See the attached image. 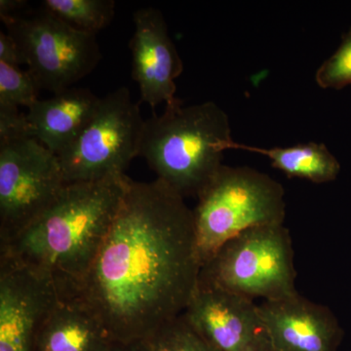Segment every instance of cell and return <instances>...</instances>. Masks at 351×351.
Wrapping results in <instances>:
<instances>
[{
  "instance_id": "17",
  "label": "cell",
  "mask_w": 351,
  "mask_h": 351,
  "mask_svg": "<svg viewBox=\"0 0 351 351\" xmlns=\"http://www.w3.org/2000/svg\"><path fill=\"white\" fill-rule=\"evenodd\" d=\"M40 90L29 71L0 62V107L29 108Z\"/></svg>"
},
{
  "instance_id": "8",
  "label": "cell",
  "mask_w": 351,
  "mask_h": 351,
  "mask_svg": "<svg viewBox=\"0 0 351 351\" xmlns=\"http://www.w3.org/2000/svg\"><path fill=\"white\" fill-rule=\"evenodd\" d=\"M66 184L59 157L36 138H0V244L44 213Z\"/></svg>"
},
{
  "instance_id": "21",
  "label": "cell",
  "mask_w": 351,
  "mask_h": 351,
  "mask_svg": "<svg viewBox=\"0 0 351 351\" xmlns=\"http://www.w3.org/2000/svg\"><path fill=\"white\" fill-rule=\"evenodd\" d=\"M110 351H156L147 341H134V343H114L110 346Z\"/></svg>"
},
{
  "instance_id": "22",
  "label": "cell",
  "mask_w": 351,
  "mask_h": 351,
  "mask_svg": "<svg viewBox=\"0 0 351 351\" xmlns=\"http://www.w3.org/2000/svg\"><path fill=\"white\" fill-rule=\"evenodd\" d=\"M27 2L22 0H1L0 1V17L1 16L14 15L22 11Z\"/></svg>"
},
{
  "instance_id": "12",
  "label": "cell",
  "mask_w": 351,
  "mask_h": 351,
  "mask_svg": "<svg viewBox=\"0 0 351 351\" xmlns=\"http://www.w3.org/2000/svg\"><path fill=\"white\" fill-rule=\"evenodd\" d=\"M272 351H338L343 330L326 306L300 293L258 304Z\"/></svg>"
},
{
  "instance_id": "13",
  "label": "cell",
  "mask_w": 351,
  "mask_h": 351,
  "mask_svg": "<svg viewBox=\"0 0 351 351\" xmlns=\"http://www.w3.org/2000/svg\"><path fill=\"white\" fill-rule=\"evenodd\" d=\"M100 101L91 90L75 87L38 100L25 113L27 136L59 156L80 135Z\"/></svg>"
},
{
  "instance_id": "3",
  "label": "cell",
  "mask_w": 351,
  "mask_h": 351,
  "mask_svg": "<svg viewBox=\"0 0 351 351\" xmlns=\"http://www.w3.org/2000/svg\"><path fill=\"white\" fill-rule=\"evenodd\" d=\"M233 143L228 115L216 103L184 106L177 98L145 120L138 156L182 197H197Z\"/></svg>"
},
{
  "instance_id": "11",
  "label": "cell",
  "mask_w": 351,
  "mask_h": 351,
  "mask_svg": "<svg viewBox=\"0 0 351 351\" xmlns=\"http://www.w3.org/2000/svg\"><path fill=\"white\" fill-rule=\"evenodd\" d=\"M135 31L132 36V77L137 83L141 101L154 108L172 103L177 97L176 80L184 63L171 38L163 14L147 7L133 14Z\"/></svg>"
},
{
  "instance_id": "18",
  "label": "cell",
  "mask_w": 351,
  "mask_h": 351,
  "mask_svg": "<svg viewBox=\"0 0 351 351\" xmlns=\"http://www.w3.org/2000/svg\"><path fill=\"white\" fill-rule=\"evenodd\" d=\"M147 341L156 351H219L189 326L182 315Z\"/></svg>"
},
{
  "instance_id": "6",
  "label": "cell",
  "mask_w": 351,
  "mask_h": 351,
  "mask_svg": "<svg viewBox=\"0 0 351 351\" xmlns=\"http://www.w3.org/2000/svg\"><path fill=\"white\" fill-rule=\"evenodd\" d=\"M0 18L39 90L57 94L73 88L100 63L97 36L78 31L46 9Z\"/></svg>"
},
{
  "instance_id": "1",
  "label": "cell",
  "mask_w": 351,
  "mask_h": 351,
  "mask_svg": "<svg viewBox=\"0 0 351 351\" xmlns=\"http://www.w3.org/2000/svg\"><path fill=\"white\" fill-rule=\"evenodd\" d=\"M200 271L193 210L160 180H131L75 295L114 343L149 341L184 313Z\"/></svg>"
},
{
  "instance_id": "19",
  "label": "cell",
  "mask_w": 351,
  "mask_h": 351,
  "mask_svg": "<svg viewBox=\"0 0 351 351\" xmlns=\"http://www.w3.org/2000/svg\"><path fill=\"white\" fill-rule=\"evenodd\" d=\"M315 80L323 89L339 90L351 85V27L336 52L317 69Z\"/></svg>"
},
{
  "instance_id": "7",
  "label": "cell",
  "mask_w": 351,
  "mask_h": 351,
  "mask_svg": "<svg viewBox=\"0 0 351 351\" xmlns=\"http://www.w3.org/2000/svg\"><path fill=\"white\" fill-rule=\"evenodd\" d=\"M144 123L140 106L126 87L101 97L80 135L58 156L66 184L125 175L138 156Z\"/></svg>"
},
{
  "instance_id": "16",
  "label": "cell",
  "mask_w": 351,
  "mask_h": 351,
  "mask_svg": "<svg viewBox=\"0 0 351 351\" xmlns=\"http://www.w3.org/2000/svg\"><path fill=\"white\" fill-rule=\"evenodd\" d=\"M43 7L78 31L97 36L112 23L113 0H44Z\"/></svg>"
},
{
  "instance_id": "15",
  "label": "cell",
  "mask_w": 351,
  "mask_h": 351,
  "mask_svg": "<svg viewBox=\"0 0 351 351\" xmlns=\"http://www.w3.org/2000/svg\"><path fill=\"white\" fill-rule=\"evenodd\" d=\"M232 149L262 154L269 159L272 167L280 170L289 178L306 180L314 184L335 181L341 171V164L336 156L329 151L326 145L319 143L263 149L234 142Z\"/></svg>"
},
{
  "instance_id": "2",
  "label": "cell",
  "mask_w": 351,
  "mask_h": 351,
  "mask_svg": "<svg viewBox=\"0 0 351 351\" xmlns=\"http://www.w3.org/2000/svg\"><path fill=\"white\" fill-rule=\"evenodd\" d=\"M131 179L126 175L64 186L58 199L13 239L0 260L29 269L73 295L96 260Z\"/></svg>"
},
{
  "instance_id": "4",
  "label": "cell",
  "mask_w": 351,
  "mask_h": 351,
  "mask_svg": "<svg viewBox=\"0 0 351 351\" xmlns=\"http://www.w3.org/2000/svg\"><path fill=\"white\" fill-rule=\"evenodd\" d=\"M197 198L193 219L201 269L240 233L284 225L286 218L282 184L247 166L223 164Z\"/></svg>"
},
{
  "instance_id": "10",
  "label": "cell",
  "mask_w": 351,
  "mask_h": 351,
  "mask_svg": "<svg viewBox=\"0 0 351 351\" xmlns=\"http://www.w3.org/2000/svg\"><path fill=\"white\" fill-rule=\"evenodd\" d=\"M63 297L54 284L0 260V351H32L41 323Z\"/></svg>"
},
{
  "instance_id": "20",
  "label": "cell",
  "mask_w": 351,
  "mask_h": 351,
  "mask_svg": "<svg viewBox=\"0 0 351 351\" xmlns=\"http://www.w3.org/2000/svg\"><path fill=\"white\" fill-rule=\"evenodd\" d=\"M0 62L15 66L24 64L18 43L12 36L3 32H0Z\"/></svg>"
},
{
  "instance_id": "5",
  "label": "cell",
  "mask_w": 351,
  "mask_h": 351,
  "mask_svg": "<svg viewBox=\"0 0 351 351\" xmlns=\"http://www.w3.org/2000/svg\"><path fill=\"white\" fill-rule=\"evenodd\" d=\"M294 249L284 225L250 228L226 242L201 269L199 281L250 300L297 294Z\"/></svg>"
},
{
  "instance_id": "9",
  "label": "cell",
  "mask_w": 351,
  "mask_h": 351,
  "mask_svg": "<svg viewBox=\"0 0 351 351\" xmlns=\"http://www.w3.org/2000/svg\"><path fill=\"white\" fill-rule=\"evenodd\" d=\"M182 316L219 351H272L258 304L248 298L198 280Z\"/></svg>"
},
{
  "instance_id": "14",
  "label": "cell",
  "mask_w": 351,
  "mask_h": 351,
  "mask_svg": "<svg viewBox=\"0 0 351 351\" xmlns=\"http://www.w3.org/2000/svg\"><path fill=\"white\" fill-rule=\"evenodd\" d=\"M112 339L76 295L63 297L41 323L32 351H110Z\"/></svg>"
}]
</instances>
